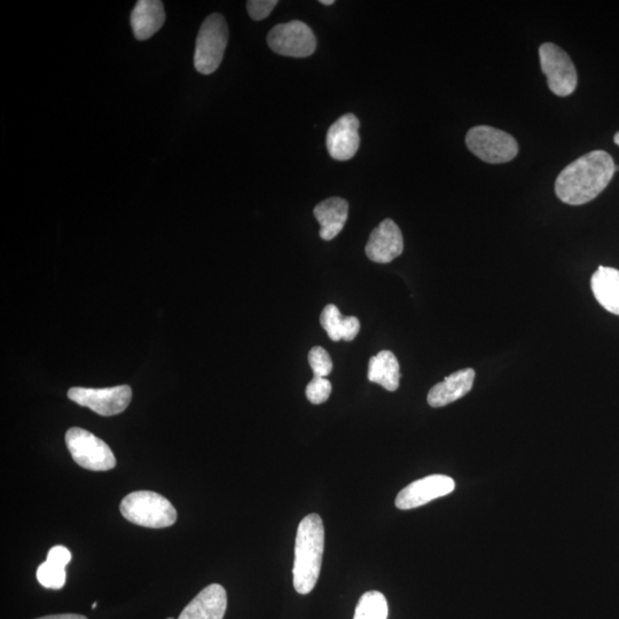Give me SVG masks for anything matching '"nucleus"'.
<instances>
[{"label":"nucleus","instance_id":"obj_1","mask_svg":"<svg viewBox=\"0 0 619 619\" xmlns=\"http://www.w3.org/2000/svg\"><path fill=\"white\" fill-rule=\"evenodd\" d=\"M615 172V162L610 154L593 151L562 170L556 178L555 193L567 205H585L606 190Z\"/></svg>","mask_w":619,"mask_h":619},{"label":"nucleus","instance_id":"obj_2","mask_svg":"<svg viewBox=\"0 0 619 619\" xmlns=\"http://www.w3.org/2000/svg\"><path fill=\"white\" fill-rule=\"evenodd\" d=\"M325 548V528L318 514L305 516L297 529L293 583L297 593L309 594L318 582Z\"/></svg>","mask_w":619,"mask_h":619},{"label":"nucleus","instance_id":"obj_3","mask_svg":"<svg viewBox=\"0 0 619 619\" xmlns=\"http://www.w3.org/2000/svg\"><path fill=\"white\" fill-rule=\"evenodd\" d=\"M121 513L129 522L144 528H168L177 521L176 508L152 491L130 493L122 500Z\"/></svg>","mask_w":619,"mask_h":619},{"label":"nucleus","instance_id":"obj_4","mask_svg":"<svg viewBox=\"0 0 619 619\" xmlns=\"http://www.w3.org/2000/svg\"><path fill=\"white\" fill-rule=\"evenodd\" d=\"M227 42L229 27L221 14H211L203 21L195 47L194 66L200 74L210 75L221 66Z\"/></svg>","mask_w":619,"mask_h":619},{"label":"nucleus","instance_id":"obj_5","mask_svg":"<svg viewBox=\"0 0 619 619\" xmlns=\"http://www.w3.org/2000/svg\"><path fill=\"white\" fill-rule=\"evenodd\" d=\"M466 145L477 158L491 164L507 163L519 153V145L513 136L488 125L470 129Z\"/></svg>","mask_w":619,"mask_h":619},{"label":"nucleus","instance_id":"obj_6","mask_svg":"<svg viewBox=\"0 0 619 619\" xmlns=\"http://www.w3.org/2000/svg\"><path fill=\"white\" fill-rule=\"evenodd\" d=\"M67 448L78 466L107 472L116 466V458L109 446L96 435L82 428H70L66 434Z\"/></svg>","mask_w":619,"mask_h":619},{"label":"nucleus","instance_id":"obj_7","mask_svg":"<svg viewBox=\"0 0 619 619\" xmlns=\"http://www.w3.org/2000/svg\"><path fill=\"white\" fill-rule=\"evenodd\" d=\"M540 66L550 90L559 97H568L577 89L578 76L573 60L560 46L545 43L539 47Z\"/></svg>","mask_w":619,"mask_h":619},{"label":"nucleus","instance_id":"obj_8","mask_svg":"<svg viewBox=\"0 0 619 619\" xmlns=\"http://www.w3.org/2000/svg\"><path fill=\"white\" fill-rule=\"evenodd\" d=\"M268 44L280 56L308 58L316 51L317 39L307 23L291 21L272 28Z\"/></svg>","mask_w":619,"mask_h":619},{"label":"nucleus","instance_id":"obj_9","mask_svg":"<svg viewBox=\"0 0 619 619\" xmlns=\"http://www.w3.org/2000/svg\"><path fill=\"white\" fill-rule=\"evenodd\" d=\"M70 401L88 407L103 417H113L128 409L132 398L129 386H117L105 389L76 387L68 391Z\"/></svg>","mask_w":619,"mask_h":619},{"label":"nucleus","instance_id":"obj_10","mask_svg":"<svg viewBox=\"0 0 619 619\" xmlns=\"http://www.w3.org/2000/svg\"><path fill=\"white\" fill-rule=\"evenodd\" d=\"M456 489V482L449 476L432 475L415 481L398 493L395 504L402 511H409L450 495Z\"/></svg>","mask_w":619,"mask_h":619},{"label":"nucleus","instance_id":"obj_11","mask_svg":"<svg viewBox=\"0 0 619 619\" xmlns=\"http://www.w3.org/2000/svg\"><path fill=\"white\" fill-rule=\"evenodd\" d=\"M360 123L354 114H346L329 128L326 146L336 161H349L357 154L360 145Z\"/></svg>","mask_w":619,"mask_h":619},{"label":"nucleus","instance_id":"obj_12","mask_svg":"<svg viewBox=\"0 0 619 619\" xmlns=\"http://www.w3.org/2000/svg\"><path fill=\"white\" fill-rule=\"evenodd\" d=\"M404 250L402 231L391 219H385L370 235L365 252L375 263L387 264L401 256Z\"/></svg>","mask_w":619,"mask_h":619},{"label":"nucleus","instance_id":"obj_13","mask_svg":"<svg viewBox=\"0 0 619 619\" xmlns=\"http://www.w3.org/2000/svg\"><path fill=\"white\" fill-rule=\"evenodd\" d=\"M226 608L227 595L224 587L211 584L188 603L178 619H223Z\"/></svg>","mask_w":619,"mask_h":619},{"label":"nucleus","instance_id":"obj_14","mask_svg":"<svg viewBox=\"0 0 619 619\" xmlns=\"http://www.w3.org/2000/svg\"><path fill=\"white\" fill-rule=\"evenodd\" d=\"M475 376L476 373L473 368L454 372L430 389L427 397L428 404L432 407H443L457 402L458 399L465 397L472 390Z\"/></svg>","mask_w":619,"mask_h":619},{"label":"nucleus","instance_id":"obj_15","mask_svg":"<svg viewBox=\"0 0 619 619\" xmlns=\"http://www.w3.org/2000/svg\"><path fill=\"white\" fill-rule=\"evenodd\" d=\"M166 12L160 0H140L131 14L133 34L138 41H147L163 27Z\"/></svg>","mask_w":619,"mask_h":619},{"label":"nucleus","instance_id":"obj_16","mask_svg":"<svg viewBox=\"0 0 619 619\" xmlns=\"http://www.w3.org/2000/svg\"><path fill=\"white\" fill-rule=\"evenodd\" d=\"M349 203L342 198H331L323 202L313 210V214L319 222L320 238L331 241L343 230L347 223Z\"/></svg>","mask_w":619,"mask_h":619},{"label":"nucleus","instance_id":"obj_17","mask_svg":"<svg viewBox=\"0 0 619 619\" xmlns=\"http://www.w3.org/2000/svg\"><path fill=\"white\" fill-rule=\"evenodd\" d=\"M591 287L601 307L619 316V271L599 266L592 276Z\"/></svg>","mask_w":619,"mask_h":619},{"label":"nucleus","instance_id":"obj_18","mask_svg":"<svg viewBox=\"0 0 619 619\" xmlns=\"http://www.w3.org/2000/svg\"><path fill=\"white\" fill-rule=\"evenodd\" d=\"M367 378L388 391H396L401 381V368L393 352L383 350L370 359Z\"/></svg>","mask_w":619,"mask_h":619},{"label":"nucleus","instance_id":"obj_19","mask_svg":"<svg viewBox=\"0 0 619 619\" xmlns=\"http://www.w3.org/2000/svg\"><path fill=\"white\" fill-rule=\"evenodd\" d=\"M320 324L327 332L329 339L335 342L355 340L360 331L358 318L343 317L339 308L334 304H328L321 312Z\"/></svg>","mask_w":619,"mask_h":619},{"label":"nucleus","instance_id":"obj_20","mask_svg":"<svg viewBox=\"0 0 619 619\" xmlns=\"http://www.w3.org/2000/svg\"><path fill=\"white\" fill-rule=\"evenodd\" d=\"M388 602L382 593L370 591L360 598L354 619H387Z\"/></svg>","mask_w":619,"mask_h":619},{"label":"nucleus","instance_id":"obj_21","mask_svg":"<svg viewBox=\"0 0 619 619\" xmlns=\"http://www.w3.org/2000/svg\"><path fill=\"white\" fill-rule=\"evenodd\" d=\"M66 568L50 561H45L37 569L39 584L51 590H61L66 584Z\"/></svg>","mask_w":619,"mask_h":619},{"label":"nucleus","instance_id":"obj_22","mask_svg":"<svg viewBox=\"0 0 619 619\" xmlns=\"http://www.w3.org/2000/svg\"><path fill=\"white\" fill-rule=\"evenodd\" d=\"M313 374L318 378H326L333 371V362L328 352L321 347L312 348L308 355Z\"/></svg>","mask_w":619,"mask_h":619},{"label":"nucleus","instance_id":"obj_23","mask_svg":"<svg viewBox=\"0 0 619 619\" xmlns=\"http://www.w3.org/2000/svg\"><path fill=\"white\" fill-rule=\"evenodd\" d=\"M332 393V383L326 378H318L315 376L307 386L305 394L312 404L319 405L327 401Z\"/></svg>","mask_w":619,"mask_h":619},{"label":"nucleus","instance_id":"obj_24","mask_svg":"<svg viewBox=\"0 0 619 619\" xmlns=\"http://www.w3.org/2000/svg\"><path fill=\"white\" fill-rule=\"evenodd\" d=\"M278 5V0H249L247 10L255 21H262L269 17L274 7Z\"/></svg>","mask_w":619,"mask_h":619},{"label":"nucleus","instance_id":"obj_25","mask_svg":"<svg viewBox=\"0 0 619 619\" xmlns=\"http://www.w3.org/2000/svg\"><path fill=\"white\" fill-rule=\"evenodd\" d=\"M60 567H67V564L72 561V553L65 546H54L47 554V560Z\"/></svg>","mask_w":619,"mask_h":619},{"label":"nucleus","instance_id":"obj_26","mask_svg":"<svg viewBox=\"0 0 619 619\" xmlns=\"http://www.w3.org/2000/svg\"><path fill=\"white\" fill-rule=\"evenodd\" d=\"M37 619H88L83 615H77V614H60V615H49V616H44L41 618H37Z\"/></svg>","mask_w":619,"mask_h":619},{"label":"nucleus","instance_id":"obj_27","mask_svg":"<svg viewBox=\"0 0 619 619\" xmlns=\"http://www.w3.org/2000/svg\"><path fill=\"white\" fill-rule=\"evenodd\" d=\"M319 3L323 4V5H326V6H331V5L335 4L334 0H320Z\"/></svg>","mask_w":619,"mask_h":619},{"label":"nucleus","instance_id":"obj_28","mask_svg":"<svg viewBox=\"0 0 619 619\" xmlns=\"http://www.w3.org/2000/svg\"><path fill=\"white\" fill-rule=\"evenodd\" d=\"M614 141H615V144L619 146V132L616 133Z\"/></svg>","mask_w":619,"mask_h":619},{"label":"nucleus","instance_id":"obj_29","mask_svg":"<svg viewBox=\"0 0 619 619\" xmlns=\"http://www.w3.org/2000/svg\"><path fill=\"white\" fill-rule=\"evenodd\" d=\"M97 607H98V603L94 602L93 605H92V609H96Z\"/></svg>","mask_w":619,"mask_h":619},{"label":"nucleus","instance_id":"obj_30","mask_svg":"<svg viewBox=\"0 0 619 619\" xmlns=\"http://www.w3.org/2000/svg\"><path fill=\"white\" fill-rule=\"evenodd\" d=\"M168 619H175V618H168Z\"/></svg>","mask_w":619,"mask_h":619}]
</instances>
